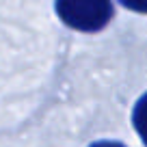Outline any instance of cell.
<instances>
[{
	"label": "cell",
	"instance_id": "obj_4",
	"mask_svg": "<svg viewBox=\"0 0 147 147\" xmlns=\"http://www.w3.org/2000/svg\"><path fill=\"white\" fill-rule=\"evenodd\" d=\"M89 147H125L123 143H117V141H97V143H93V145H89Z\"/></svg>",
	"mask_w": 147,
	"mask_h": 147
},
{
	"label": "cell",
	"instance_id": "obj_1",
	"mask_svg": "<svg viewBox=\"0 0 147 147\" xmlns=\"http://www.w3.org/2000/svg\"><path fill=\"white\" fill-rule=\"evenodd\" d=\"M56 13L69 28L95 32L113 20V0H56Z\"/></svg>",
	"mask_w": 147,
	"mask_h": 147
},
{
	"label": "cell",
	"instance_id": "obj_3",
	"mask_svg": "<svg viewBox=\"0 0 147 147\" xmlns=\"http://www.w3.org/2000/svg\"><path fill=\"white\" fill-rule=\"evenodd\" d=\"M121 5L130 11H138V13H147V0H119Z\"/></svg>",
	"mask_w": 147,
	"mask_h": 147
},
{
	"label": "cell",
	"instance_id": "obj_2",
	"mask_svg": "<svg viewBox=\"0 0 147 147\" xmlns=\"http://www.w3.org/2000/svg\"><path fill=\"white\" fill-rule=\"evenodd\" d=\"M132 123L136 128L141 141L147 145V93H143L141 100L134 104V110H132Z\"/></svg>",
	"mask_w": 147,
	"mask_h": 147
}]
</instances>
